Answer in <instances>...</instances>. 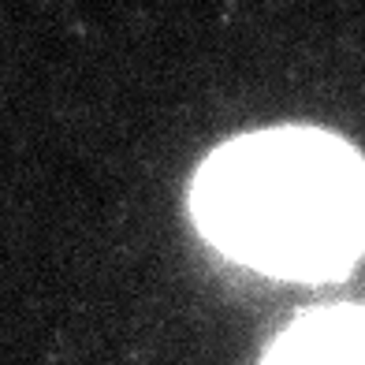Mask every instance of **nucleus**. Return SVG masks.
Listing matches in <instances>:
<instances>
[{
  "instance_id": "1",
  "label": "nucleus",
  "mask_w": 365,
  "mask_h": 365,
  "mask_svg": "<svg viewBox=\"0 0 365 365\" xmlns=\"http://www.w3.org/2000/svg\"><path fill=\"white\" fill-rule=\"evenodd\" d=\"M197 227L269 276H339L365 250V160L336 135L276 127L220 145L194 182Z\"/></svg>"
},
{
  "instance_id": "2",
  "label": "nucleus",
  "mask_w": 365,
  "mask_h": 365,
  "mask_svg": "<svg viewBox=\"0 0 365 365\" xmlns=\"http://www.w3.org/2000/svg\"><path fill=\"white\" fill-rule=\"evenodd\" d=\"M264 365H365V309H324L291 324Z\"/></svg>"
}]
</instances>
